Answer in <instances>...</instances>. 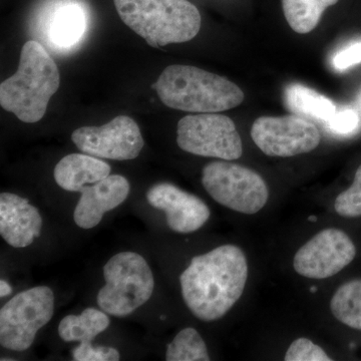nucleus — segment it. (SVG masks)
Masks as SVG:
<instances>
[{
	"mask_svg": "<svg viewBox=\"0 0 361 361\" xmlns=\"http://www.w3.org/2000/svg\"><path fill=\"white\" fill-rule=\"evenodd\" d=\"M42 217L27 199L16 194L0 195V235L8 245L25 248L39 238Z\"/></svg>",
	"mask_w": 361,
	"mask_h": 361,
	"instance_id": "obj_14",
	"label": "nucleus"
},
{
	"mask_svg": "<svg viewBox=\"0 0 361 361\" xmlns=\"http://www.w3.org/2000/svg\"><path fill=\"white\" fill-rule=\"evenodd\" d=\"M11 292H13V287L6 281H4V279H1V281H0V296L4 298V297L8 296Z\"/></svg>",
	"mask_w": 361,
	"mask_h": 361,
	"instance_id": "obj_27",
	"label": "nucleus"
},
{
	"mask_svg": "<svg viewBox=\"0 0 361 361\" xmlns=\"http://www.w3.org/2000/svg\"><path fill=\"white\" fill-rule=\"evenodd\" d=\"M360 118L355 110L345 109L336 111L331 120L327 123L329 129L338 135H348L360 127Z\"/></svg>",
	"mask_w": 361,
	"mask_h": 361,
	"instance_id": "obj_25",
	"label": "nucleus"
},
{
	"mask_svg": "<svg viewBox=\"0 0 361 361\" xmlns=\"http://www.w3.org/2000/svg\"><path fill=\"white\" fill-rule=\"evenodd\" d=\"M73 357L77 361H118L120 353L109 346H94L92 342H80L73 349Z\"/></svg>",
	"mask_w": 361,
	"mask_h": 361,
	"instance_id": "obj_24",
	"label": "nucleus"
},
{
	"mask_svg": "<svg viewBox=\"0 0 361 361\" xmlns=\"http://www.w3.org/2000/svg\"><path fill=\"white\" fill-rule=\"evenodd\" d=\"M106 285L97 294L101 310L116 317L132 314L148 302L155 279L145 258L135 252L116 254L104 267Z\"/></svg>",
	"mask_w": 361,
	"mask_h": 361,
	"instance_id": "obj_5",
	"label": "nucleus"
},
{
	"mask_svg": "<svg viewBox=\"0 0 361 361\" xmlns=\"http://www.w3.org/2000/svg\"><path fill=\"white\" fill-rule=\"evenodd\" d=\"M178 146L193 155L237 160L243 145L231 118L217 113L190 115L178 123Z\"/></svg>",
	"mask_w": 361,
	"mask_h": 361,
	"instance_id": "obj_8",
	"label": "nucleus"
},
{
	"mask_svg": "<svg viewBox=\"0 0 361 361\" xmlns=\"http://www.w3.org/2000/svg\"><path fill=\"white\" fill-rule=\"evenodd\" d=\"M111 166L87 154H71L59 161L54 171L56 184L68 192H80L110 176Z\"/></svg>",
	"mask_w": 361,
	"mask_h": 361,
	"instance_id": "obj_15",
	"label": "nucleus"
},
{
	"mask_svg": "<svg viewBox=\"0 0 361 361\" xmlns=\"http://www.w3.org/2000/svg\"><path fill=\"white\" fill-rule=\"evenodd\" d=\"M54 295L47 286L33 287L7 301L0 310V344L13 351L32 345L40 329L51 322Z\"/></svg>",
	"mask_w": 361,
	"mask_h": 361,
	"instance_id": "obj_7",
	"label": "nucleus"
},
{
	"mask_svg": "<svg viewBox=\"0 0 361 361\" xmlns=\"http://www.w3.org/2000/svg\"><path fill=\"white\" fill-rule=\"evenodd\" d=\"M125 25L153 47L193 39L201 14L188 0H114Z\"/></svg>",
	"mask_w": 361,
	"mask_h": 361,
	"instance_id": "obj_4",
	"label": "nucleus"
},
{
	"mask_svg": "<svg viewBox=\"0 0 361 361\" xmlns=\"http://www.w3.org/2000/svg\"><path fill=\"white\" fill-rule=\"evenodd\" d=\"M147 200L165 212L171 230L182 234L197 231L210 218V209L200 198L170 183H159L149 188Z\"/></svg>",
	"mask_w": 361,
	"mask_h": 361,
	"instance_id": "obj_12",
	"label": "nucleus"
},
{
	"mask_svg": "<svg viewBox=\"0 0 361 361\" xmlns=\"http://www.w3.org/2000/svg\"><path fill=\"white\" fill-rule=\"evenodd\" d=\"M286 361H331V358L320 346L307 338H298L292 342L286 355Z\"/></svg>",
	"mask_w": 361,
	"mask_h": 361,
	"instance_id": "obj_23",
	"label": "nucleus"
},
{
	"mask_svg": "<svg viewBox=\"0 0 361 361\" xmlns=\"http://www.w3.org/2000/svg\"><path fill=\"white\" fill-rule=\"evenodd\" d=\"M202 184L207 193L226 208L255 214L269 197L267 185L255 171L229 161H216L203 169Z\"/></svg>",
	"mask_w": 361,
	"mask_h": 361,
	"instance_id": "obj_6",
	"label": "nucleus"
},
{
	"mask_svg": "<svg viewBox=\"0 0 361 361\" xmlns=\"http://www.w3.org/2000/svg\"><path fill=\"white\" fill-rule=\"evenodd\" d=\"M353 240L341 230L325 229L304 244L294 256V270L310 279L334 276L355 258Z\"/></svg>",
	"mask_w": 361,
	"mask_h": 361,
	"instance_id": "obj_11",
	"label": "nucleus"
},
{
	"mask_svg": "<svg viewBox=\"0 0 361 361\" xmlns=\"http://www.w3.org/2000/svg\"><path fill=\"white\" fill-rule=\"evenodd\" d=\"M85 30L84 11L77 6H66L54 13L49 39L59 47H71L80 39Z\"/></svg>",
	"mask_w": 361,
	"mask_h": 361,
	"instance_id": "obj_19",
	"label": "nucleus"
},
{
	"mask_svg": "<svg viewBox=\"0 0 361 361\" xmlns=\"http://www.w3.org/2000/svg\"><path fill=\"white\" fill-rule=\"evenodd\" d=\"M156 90L165 106L188 113H220L236 108L245 99L231 80L192 66L166 68Z\"/></svg>",
	"mask_w": 361,
	"mask_h": 361,
	"instance_id": "obj_3",
	"label": "nucleus"
},
{
	"mask_svg": "<svg viewBox=\"0 0 361 361\" xmlns=\"http://www.w3.org/2000/svg\"><path fill=\"white\" fill-rule=\"evenodd\" d=\"M310 220L312 221V222H315V221L317 220V218L312 216V217H310Z\"/></svg>",
	"mask_w": 361,
	"mask_h": 361,
	"instance_id": "obj_28",
	"label": "nucleus"
},
{
	"mask_svg": "<svg viewBox=\"0 0 361 361\" xmlns=\"http://www.w3.org/2000/svg\"><path fill=\"white\" fill-rule=\"evenodd\" d=\"M167 361H209L205 341L200 334L192 327L180 330L174 341L168 344Z\"/></svg>",
	"mask_w": 361,
	"mask_h": 361,
	"instance_id": "obj_21",
	"label": "nucleus"
},
{
	"mask_svg": "<svg viewBox=\"0 0 361 361\" xmlns=\"http://www.w3.org/2000/svg\"><path fill=\"white\" fill-rule=\"evenodd\" d=\"M251 137L265 155L281 158L310 153L320 142L314 123L297 115L261 116L252 126Z\"/></svg>",
	"mask_w": 361,
	"mask_h": 361,
	"instance_id": "obj_9",
	"label": "nucleus"
},
{
	"mask_svg": "<svg viewBox=\"0 0 361 361\" xmlns=\"http://www.w3.org/2000/svg\"><path fill=\"white\" fill-rule=\"evenodd\" d=\"M285 103L297 116L326 123L337 111L336 104L329 97L299 84L289 85L285 89Z\"/></svg>",
	"mask_w": 361,
	"mask_h": 361,
	"instance_id": "obj_16",
	"label": "nucleus"
},
{
	"mask_svg": "<svg viewBox=\"0 0 361 361\" xmlns=\"http://www.w3.org/2000/svg\"><path fill=\"white\" fill-rule=\"evenodd\" d=\"M361 63V40L348 45L337 52L332 59L334 68L337 71H346L351 66Z\"/></svg>",
	"mask_w": 361,
	"mask_h": 361,
	"instance_id": "obj_26",
	"label": "nucleus"
},
{
	"mask_svg": "<svg viewBox=\"0 0 361 361\" xmlns=\"http://www.w3.org/2000/svg\"><path fill=\"white\" fill-rule=\"evenodd\" d=\"M110 318L96 308H87L80 315H68L59 325V337L66 342H92L110 326Z\"/></svg>",
	"mask_w": 361,
	"mask_h": 361,
	"instance_id": "obj_17",
	"label": "nucleus"
},
{
	"mask_svg": "<svg viewBox=\"0 0 361 361\" xmlns=\"http://www.w3.org/2000/svg\"><path fill=\"white\" fill-rule=\"evenodd\" d=\"M71 140L82 153L116 161L134 160L145 145L139 126L128 116H116L101 127L80 128Z\"/></svg>",
	"mask_w": 361,
	"mask_h": 361,
	"instance_id": "obj_10",
	"label": "nucleus"
},
{
	"mask_svg": "<svg viewBox=\"0 0 361 361\" xmlns=\"http://www.w3.org/2000/svg\"><path fill=\"white\" fill-rule=\"evenodd\" d=\"M59 85L61 75L54 59L44 45L28 40L21 49L18 71L0 85V104L21 122L37 123Z\"/></svg>",
	"mask_w": 361,
	"mask_h": 361,
	"instance_id": "obj_2",
	"label": "nucleus"
},
{
	"mask_svg": "<svg viewBox=\"0 0 361 361\" xmlns=\"http://www.w3.org/2000/svg\"><path fill=\"white\" fill-rule=\"evenodd\" d=\"M248 265L235 245H223L196 256L180 274L182 296L189 310L202 322L227 314L245 289Z\"/></svg>",
	"mask_w": 361,
	"mask_h": 361,
	"instance_id": "obj_1",
	"label": "nucleus"
},
{
	"mask_svg": "<svg viewBox=\"0 0 361 361\" xmlns=\"http://www.w3.org/2000/svg\"><path fill=\"white\" fill-rule=\"evenodd\" d=\"M338 0H282L287 23L297 33L312 32L322 20L323 13Z\"/></svg>",
	"mask_w": 361,
	"mask_h": 361,
	"instance_id": "obj_18",
	"label": "nucleus"
},
{
	"mask_svg": "<svg viewBox=\"0 0 361 361\" xmlns=\"http://www.w3.org/2000/svg\"><path fill=\"white\" fill-rule=\"evenodd\" d=\"M334 209L342 217L361 216V165L356 171L353 185L337 197Z\"/></svg>",
	"mask_w": 361,
	"mask_h": 361,
	"instance_id": "obj_22",
	"label": "nucleus"
},
{
	"mask_svg": "<svg viewBox=\"0 0 361 361\" xmlns=\"http://www.w3.org/2000/svg\"><path fill=\"white\" fill-rule=\"evenodd\" d=\"M330 310L338 322L361 330V279L341 285L332 297Z\"/></svg>",
	"mask_w": 361,
	"mask_h": 361,
	"instance_id": "obj_20",
	"label": "nucleus"
},
{
	"mask_svg": "<svg viewBox=\"0 0 361 361\" xmlns=\"http://www.w3.org/2000/svg\"><path fill=\"white\" fill-rule=\"evenodd\" d=\"M130 183L121 175H110L96 184L82 188L73 219L82 229H92L101 223L104 214L123 203L130 194Z\"/></svg>",
	"mask_w": 361,
	"mask_h": 361,
	"instance_id": "obj_13",
	"label": "nucleus"
}]
</instances>
